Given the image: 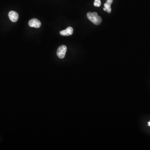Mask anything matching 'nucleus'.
Returning a JSON list of instances; mask_svg holds the SVG:
<instances>
[{
    "instance_id": "nucleus-1",
    "label": "nucleus",
    "mask_w": 150,
    "mask_h": 150,
    "mask_svg": "<svg viewBox=\"0 0 150 150\" xmlns=\"http://www.w3.org/2000/svg\"><path fill=\"white\" fill-rule=\"evenodd\" d=\"M88 19L96 25H99L102 22V18L98 15L96 12H89L87 14Z\"/></svg>"
},
{
    "instance_id": "nucleus-4",
    "label": "nucleus",
    "mask_w": 150,
    "mask_h": 150,
    "mask_svg": "<svg viewBox=\"0 0 150 150\" xmlns=\"http://www.w3.org/2000/svg\"><path fill=\"white\" fill-rule=\"evenodd\" d=\"M8 16L11 21L13 22H16L19 19V14L16 12L11 11L8 14Z\"/></svg>"
},
{
    "instance_id": "nucleus-5",
    "label": "nucleus",
    "mask_w": 150,
    "mask_h": 150,
    "mask_svg": "<svg viewBox=\"0 0 150 150\" xmlns=\"http://www.w3.org/2000/svg\"><path fill=\"white\" fill-rule=\"evenodd\" d=\"M73 29L71 27H69L64 30H61L60 32V34L63 36H69L73 34Z\"/></svg>"
},
{
    "instance_id": "nucleus-6",
    "label": "nucleus",
    "mask_w": 150,
    "mask_h": 150,
    "mask_svg": "<svg viewBox=\"0 0 150 150\" xmlns=\"http://www.w3.org/2000/svg\"><path fill=\"white\" fill-rule=\"evenodd\" d=\"M113 2V0H106V2L104 4V8H103L104 11H107L108 13H111V5Z\"/></svg>"
},
{
    "instance_id": "nucleus-3",
    "label": "nucleus",
    "mask_w": 150,
    "mask_h": 150,
    "mask_svg": "<svg viewBox=\"0 0 150 150\" xmlns=\"http://www.w3.org/2000/svg\"><path fill=\"white\" fill-rule=\"evenodd\" d=\"M29 26L31 27L34 28H39L41 27V22L37 19H32L30 20L28 22Z\"/></svg>"
},
{
    "instance_id": "nucleus-2",
    "label": "nucleus",
    "mask_w": 150,
    "mask_h": 150,
    "mask_svg": "<svg viewBox=\"0 0 150 150\" xmlns=\"http://www.w3.org/2000/svg\"><path fill=\"white\" fill-rule=\"evenodd\" d=\"M67 48L65 45H62L58 48L57 51V56L60 58H63L65 56Z\"/></svg>"
},
{
    "instance_id": "nucleus-7",
    "label": "nucleus",
    "mask_w": 150,
    "mask_h": 150,
    "mask_svg": "<svg viewBox=\"0 0 150 150\" xmlns=\"http://www.w3.org/2000/svg\"><path fill=\"white\" fill-rule=\"evenodd\" d=\"M93 4L95 7H100L101 5V0H95Z\"/></svg>"
},
{
    "instance_id": "nucleus-8",
    "label": "nucleus",
    "mask_w": 150,
    "mask_h": 150,
    "mask_svg": "<svg viewBox=\"0 0 150 150\" xmlns=\"http://www.w3.org/2000/svg\"><path fill=\"white\" fill-rule=\"evenodd\" d=\"M148 126H150V122H149L148 123Z\"/></svg>"
}]
</instances>
